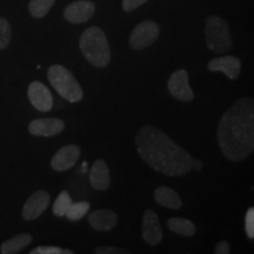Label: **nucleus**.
Returning a JSON list of instances; mask_svg holds the SVG:
<instances>
[{
  "label": "nucleus",
  "mask_w": 254,
  "mask_h": 254,
  "mask_svg": "<svg viewBox=\"0 0 254 254\" xmlns=\"http://www.w3.org/2000/svg\"><path fill=\"white\" fill-rule=\"evenodd\" d=\"M211 72H222L231 80H236L241 71V63L237 57L224 56L212 59L207 65Z\"/></svg>",
  "instance_id": "4468645a"
},
{
  "label": "nucleus",
  "mask_w": 254,
  "mask_h": 254,
  "mask_svg": "<svg viewBox=\"0 0 254 254\" xmlns=\"http://www.w3.org/2000/svg\"><path fill=\"white\" fill-rule=\"evenodd\" d=\"M79 49L84 58L94 67H105L111 62L109 40L99 27L92 26L82 32L79 39Z\"/></svg>",
  "instance_id": "7ed1b4c3"
},
{
  "label": "nucleus",
  "mask_w": 254,
  "mask_h": 254,
  "mask_svg": "<svg viewBox=\"0 0 254 254\" xmlns=\"http://www.w3.org/2000/svg\"><path fill=\"white\" fill-rule=\"evenodd\" d=\"M28 99L34 109L40 112H49L53 107V97L49 87L40 81L31 82L27 90Z\"/></svg>",
  "instance_id": "1a4fd4ad"
},
{
  "label": "nucleus",
  "mask_w": 254,
  "mask_h": 254,
  "mask_svg": "<svg viewBox=\"0 0 254 254\" xmlns=\"http://www.w3.org/2000/svg\"><path fill=\"white\" fill-rule=\"evenodd\" d=\"M88 224L95 231H111L118 224V215L111 209H97L90 213Z\"/></svg>",
  "instance_id": "2eb2a0df"
},
{
  "label": "nucleus",
  "mask_w": 254,
  "mask_h": 254,
  "mask_svg": "<svg viewBox=\"0 0 254 254\" xmlns=\"http://www.w3.org/2000/svg\"><path fill=\"white\" fill-rule=\"evenodd\" d=\"M154 199L159 205L171 209H179L183 201L176 190L167 186H159L154 190Z\"/></svg>",
  "instance_id": "f3484780"
},
{
  "label": "nucleus",
  "mask_w": 254,
  "mask_h": 254,
  "mask_svg": "<svg viewBox=\"0 0 254 254\" xmlns=\"http://www.w3.org/2000/svg\"><path fill=\"white\" fill-rule=\"evenodd\" d=\"M205 38L207 47L212 52L224 55L231 50L232 38L230 26L218 15H211L206 20Z\"/></svg>",
  "instance_id": "39448f33"
},
{
  "label": "nucleus",
  "mask_w": 254,
  "mask_h": 254,
  "mask_svg": "<svg viewBox=\"0 0 254 254\" xmlns=\"http://www.w3.org/2000/svg\"><path fill=\"white\" fill-rule=\"evenodd\" d=\"M51 202V196L50 193L46 190H37L36 193H33L30 198L27 199V201L25 202L23 207V218L25 220L31 221L34 219L39 218L44 212L46 211V208L49 207Z\"/></svg>",
  "instance_id": "6e6552de"
},
{
  "label": "nucleus",
  "mask_w": 254,
  "mask_h": 254,
  "mask_svg": "<svg viewBox=\"0 0 254 254\" xmlns=\"http://www.w3.org/2000/svg\"><path fill=\"white\" fill-rule=\"evenodd\" d=\"M90 184L93 189L98 190H107L111 185L110 168L106 161L103 159L94 161L90 171Z\"/></svg>",
  "instance_id": "dca6fc26"
},
{
  "label": "nucleus",
  "mask_w": 254,
  "mask_h": 254,
  "mask_svg": "<svg viewBox=\"0 0 254 254\" xmlns=\"http://www.w3.org/2000/svg\"><path fill=\"white\" fill-rule=\"evenodd\" d=\"M32 241V236L30 233H21L18 234L11 239L6 240L1 245L0 252L2 254H14L20 252L21 250L28 246Z\"/></svg>",
  "instance_id": "a211bd4d"
},
{
  "label": "nucleus",
  "mask_w": 254,
  "mask_h": 254,
  "mask_svg": "<svg viewBox=\"0 0 254 254\" xmlns=\"http://www.w3.org/2000/svg\"><path fill=\"white\" fill-rule=\"evenodd\" d=\"M12 37L11 25L5 18L0 17V50H5L8 46Z\"/></svg>",
  "instance_id": "5701e85b"
},
{
  "label": "nucleus",
  "mask_w": 254,
  "mask_h": 254,
  "mask_svg": "<svg viewBox=\"0 0 254 254\" xmlns=\"http://www.w3.org/2000/svg\"><path fill=\"white\" fill-rule=\"evenodd\" d=\"M81 151L77 145L64 146L57 153L53 155L51 160V166L57 172H65L74 166L78 159L80 158Z\"/></svg>",
  "instance_id": "9d476101"
},
{
  "label": "nucleus",
  "mask_w": 254,
  "mask_h": 254,
  "mask_svg": "<svg viewBox=\"0 0 254 254\" xmlns=\"http://www.w3.org/2000/svg\"><path fill=\"white\" fill-rule=\"evenodd\" d=\"M219 147L230 161H241L254 150V101L238 99L222 114L218 126Z\"/></svg>",
  "instance_id": "f03ea898"
},
{
  "label": "nucleus",
  "mask_w": 254,
  "mask_h": 254,
  "mask_svg": "<svg viewBox=\"0 0 254 254\" xmlns=\"http://www.w3.org/2000/svg\"><path fill=\"white\" fill-rule=\"evenodd\" d=\"M190 167L193 168V170L195 171H202V168H204V163L202 161H200L199 159H195V158H192V161H190Z\"/></svg>",
  "instance_id": "c85d7f7f"
},
{
  "label": "nucleus",
  "mask_w": 254,
  "mask_h": 254,
  "mask_svg": "<svg viewBox=\"0 0 254 254\" xmlns=\"http://www.w3.org/2000/svg\"><path fill=\"white\" fill-rule=\"evenodd\" d=\"M160 28L159 25L153 20L141 21L133 28L131 36H129L128 43L132 50L140 51L146 47L153 45L155 40L158 39Z\"/></svg>",
  "instance_id": "423d86ee"
},
{
  "label": "nucleus",
  "mask_w": 254,
  "mask_h": 254,
  "mask_svg": "<svg viewBox=\"0 0 254 254\" xmlns=\"http://www.w3.org/2000/svg\"><path fill=\"white\" fill-rule=\"evenodd\" d=\"M135 146L142 160L159 173L179 177L192 170V157L158 127H141L135 135Z\"/></svg>",
  "instance_id": "f257e3e1"
},
{
  "label": "nucleus",
  "mask_w": 254,
  "mask_h": 254,
  "mask_svg": "<svg viewBox=\"0 0 254 254\" xmlns=\"http://www.w3.org/2000/svg\"><path fill=\"white\" fill-rule=\"evenodd\" d=\"M163 230L157 213L152 209H146L142 219V238L148 245L157 246L163 240Z\"/></svg>",
  "instance_id": "9b49d317"
},
{
  "label": "nucleus",
  "mask_w": 254,
  "mask_h": 254,
  "mask_svg": "<svg viewBox=\"0 0 254 254\" xmlns=\"http://www.w3.org/2000/svg\"><path fill=\"white\" fill-rule=\"evenodd\" d=\"M245 230L250 239L254 238V208L251 207L246 213L245 218Z\"/></svg>",
  "instance_id": "393cba45"
},
{
  "label": "nucleus",
  "mask_w": 254,
  "mask_h": 254,
  "mask_svg": "<svg viewBox=\"0 0 254 254\" xmlns=\"http://www.w3.org/2000/svg\"><path fill=\"white\" fill-rule=\"evenodd\" d=\"M65 128V124L58 118L36 119L30 123L28 131L36 136H53L62 133Z\"/></svg>",
  "instance_id": "ddd939ff"
},
{
  "label": "nucleus",
  "mask_w": 254,
  "mask_h": 254,
  "mask_svg": "<svg viewBox=\"0 0 254 254\" xmlns=\"http://www.w3.org/2000/svg\"><path fill=\"white\" fill-rule=\"evenodd\" d=\"M167 226L174 233L186 238L193 237L196 232L195 225L184 218H170L167 221Z\"/></svg>",
  "instance_id": "6ab92c4d"
},
{
  "label": "nucleus",
  "mask_w": 254,
  "mask_h": 254,
  "mask_svg": "<svg viewBox=\"0 0 254 254\" xmlns=\"http://www.w3.org/2000/svg\"><path fill=\"white\" fill-rule=\"evenodd\" d=\"M147 1L148 0H123V9L125 12H132Z\"/></svg>",
  "instance_id": "bb28decb"
},
{
  "label": "nucleus",
  "mask_w": 254,
  "mask_h": 254,
  "mask_svg": "<svg viewBox=\"0 0 254 254\" xmlns=\"http://www.w3.org/2000/svg\"><path fill=\"white\" fill-rule=\"evenodd\" d=\"M94 11L95 6L90 0H79L66 6L64 17L72 24H81L90 20Z\"/></svg>",
  "instance_id": "f8f14e48"
},
{
  "label": "nucleus",
  "mask_w": 254,
  "mask_h": 254,
  "mask_svg": "<svg viewBox=\"0 0 254 254\" xmlns=\"http://www.w3.org/2000/svg\"><path fill=\"white\" fill-rule=\"evenodd\" d=\"M94 253L97 254H129L128 250L119 249L114 246H99L94 250Z\"/></svg>",
  "instance_id": "a878e982"
},
{
  "label": "nucleus",
  "mask_w": 254,
  "mask_h": 254,
  "mask_svg": "<svg viewBox=\"0 0 254 254\" xmlns=\"http://www.w3.org/2000/svg\"><path fill=\"white\" fill-rule=\"evenodd\" d=\"M47 78L53 88L58 92L59 95L65 100L71 103H78L82 99L84 93L82 90L72 74L71 71L62 65L51 66L47 71Z\"/></svg>",
  "instance_id": "20e7f679"
},
{
  "label": "nucleus",
  "mask_w": 254,
  "mask_h": 254,
  "mask_svg": "<svg viewBox=\"0 0 254 254\" xmlns=\"http://www.w3.org/2000/svg\"><path fill=\"white\" fill-rule=\"evenodd\" d=\"M71 250H64L56 246H40L31 251V254H72Z\"/></svg>",
  "instance_id": "b1692460"
},
{
  "label": "nucleus",
  "mask_w": 254,
  "mask_h": 254,
  "mask_svg": "<svg viewBox=\"0 0 254 254\" xmlns=\"http://www.w3.org/2000/svg\"><path fill=\"white\" fill-rule=\"evenodd\" d=\"M231 252V246L227 241H220L214 247L215 254H228Z\"/></svg>",
  "instance_id": "cd10ccee"
},
{
  "label": "nucleus",
  "mask_w": 254,
  "mask_h": 254,
  "mask_svg": "<svg viewBox=\"0 0 254 254\" xmlns=\"http://www.w3.org/2000/svg\"><path fill=\"white\" fill-rule=\"evenodd\" d=\"M167 87L170 93L180 101H190L194 98L193 90L190 86L189 74L185 69H178L168 79Z\"/></svg>",
  "instance_id": "0eeeda50"
},
{
  "label": "nucleus",
  "mask_w": 254,
  "mask_h": 254,
  "mask_svg": "<svg viewBox=\"0 0 254 254\" xmlns=\"http://www.w3.org/2000/svg\"><path fill=\"white\" fill-rule=\"evenodd\" d=\"M56 0H31L28 4V11L32 17L44 18L55 4Z\"/></svg>",
  "instance_id": "aec40b11"
},
{
  "label": "nucleus",
  "mask_w": 254,
  "mask_h": 254,
  "mask_svg": "<svg viewBox=\"0 0 254 254\" xmlns=\"http://www.w3.org/2000/svg\"><path fill=\"white\" fill-rule=\"evenodd\" d=\"M88 211H90V202H72L65 215L69 221H78L80 220L82 217H85Z\"/></svg>",
  "instance_id": "412c9836"
},
{
  "label": "nucleus",
  "mask_w": 254,
  "mask_h": 254,
  "mask_svg": "<svg viewBox=\"0 0 254 254\" xmlns=\"http://www.w3.org/2000/svg\"><path fill=\"white\" fill-rule=\"evenodd\" d=\"M71 204V196H69V194L66 190H63V192L58 195V198L56 199L55 205H53V213H55L57 217H64V215L66 214V212L68 211Z\"/></svg>",
  "instance_id": "4be33fe9"
}]
</instances>
